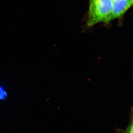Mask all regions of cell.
Segmentation results:
<instances>
[{"label": "cell", "mask_w": 133, "mask_h": 133, "mask_svg": "<svg viewBox=\"0 0 133 133\" xmlns=\"http://www.w3.org/2000/svg\"><path fill=\"white\" fill-rule=\"evenodd\" d=\"M128 133H133V127L132 125L131 126V128H130L129 131Z\"/></svg>", "instance_id": "4"}, {"label": "cell", "mask_w": 133, "mask_h": 133, "mask_svg": "<svg viewBox=\"0 0 133 133\" xmlns=\"http://www.w3.org/2000/svg\"><path fill=\"white\" fill-rule=\"evenodd\" d=\"M132 4L133 0H112V11L108 23L123 16Z\"/></svg>", "instance_id": "2"}, {"label": "cell", "mask_w": 133, "mask_h": 133, "mask_svg": "<svg viewBox=\"0 0 133 133\" xmlns=\"http://www.w3.org/2000/svg\"><path fill=\"white\" fill-rule=\"evenodd\" d=\"M112 0H90L87 27L99 23H108L112 11Z\"/></svg>", "instance_id": "1"}, {"label": "cell", "mask_w": 133, "mask_h": 133, "mask_svg": "<svg viewBox=\"0 0 133 133\" xmlns=\"http://www.w3.org/2000/svg\"><path fill=\"white\" fill-rule=\"evenodd\" d=\"M6 92L2 87H0V100L5 99L7 97Z\"/></svg>", "instance_id": "3"}]
</instances>
